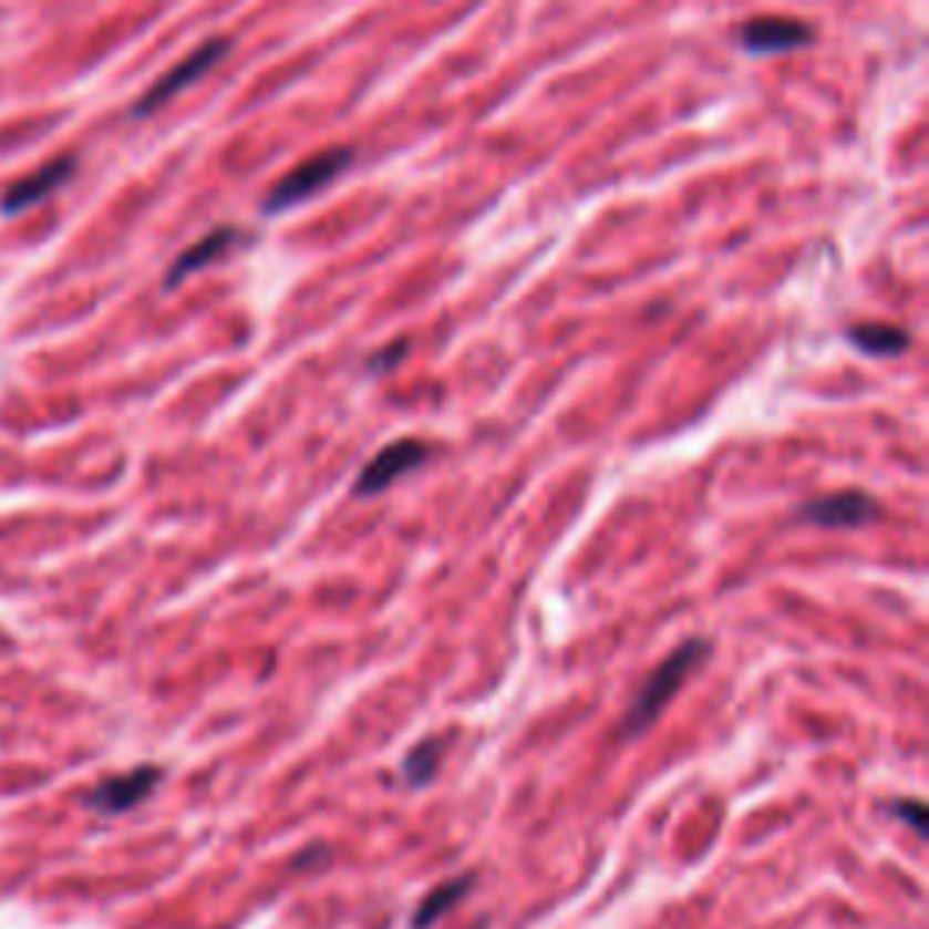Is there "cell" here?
Returning a JSON list of instances; mask_svg holds the SVG:
<instances>
[{"instance_id": "obj_1", "label": "cell", "mask_w": 929, "mask_h": 929, "mask_svg": "<svg viewBox=\"0 0 929 929\" xmlns=\"http://www.w3.org/2000/svg\"><path fill=\"white\" fill-rule=\"evenodd\" d=\"M709 650H712L709 639H687V643H679L669 658L650 672L647 683L639 687V693L632 698V709H628L625 723H621V734L632 737V734L650 730L653 719L669 709V701L679 693V687H683L687 679L698 672V664L709 658Z\"/></svg>"}, {"instance_id": "obj_2", "label": "cell", "mask_w": 929, "mask_h": 929, "mask_svg": "<svg viewBox=\"0 0 929 929\" xmlns=\"http://www.w3.org/2000/svg\"><path fill=\"white\" fill-rule=\"evenodd\" d=\"M352 153L349 146H334V149H323L317 156H309V161H302L298 167H291L277 186H272L266 193V204H261V211L266 215H280L287 211V207H298V204H306L309 196H317L320 189H327L331 182L345 172V167L352 164Z\"/></svg>"}, {"instance_id": "obj_3", "label": "cell", "mask_w": 929, "mask_h": 929, "mask_svg": "<svg viewBox=\"0 0 929 929\" xmlns=\"http://www.w3.org/2000/svg\"><path fill=\"white\" fill-rule=\"evenodd\" d=\"M226 51H229V41L226 37H215V41H207L193 51V55L182 59L175 70H167L161 81H156L146 95H142L135 102V110H131V116H149L153 110H161L164 102H172L178 91H186L189 84H196L200 76L211 70V65H218V59H226Z\"/></svg>"}, {"instance_id": "obj_4", "label": "cell", "mask_w": 929, "mask_h": 929, "mask_svg": "<svg viewBox=\"0 0 929 929\" xmlns=\"http://www.w3.org/2000/svg\"><path fill=\"white\" fill-rule=\"evenodd\" d=\"M425 457H429V443H422V440H396V443H389L385 451H378L371 462L363 465V473H360L357 487H352V491H357V497L382 494L396 479L414 473L417 465H425Z\"/></svg>"}, {"instance_id": "obj_5", "label": "cell", "mask_w": 929, "mask_h": 929, "mask_svg": "<svg viewBox=\"0 0 929 929\" xmlns=\"http://www.w3.org/2000/svg\"><path fill=\"white\" fill-rule=\"evenodd\" d=\"M803 523L809 527H824V530H857L879 516V502L865 491H843V494H828L817 497V502H806L799 513Z\"/></svg>"}, {"instance_id": "obj_6", "label": "cell", "mask_w": 929, "mask_h": 929, "mask_svg": "<svg viewBox=\"0 0 929 929\" xmlns=\"http://www.w3.org/2000/svg\"><path fill=\"white\" fill-rule=\"evenodd\" d=\"M737 44L752 55H781V51H795L814 44V30L799 19H781V16H758L737 25Z\"/></svg>"}, {"instance_id": "obj_7", "label": "cell", "mask_w": 929, "mask_h": 929, "mask_svg": "<svg viewBox=\"0 0 929 929\" xmlns=\"http://www.w3.org/2000/svg\"><path fill=\"white\" fill-rule=\"evenodd\" d=\"M161 784V766H135L127 774H116L110 781H102L95 792H91V806L99 814H127L138 803H146L153 788Z\"/></svg>"}, {"instance_id": "obj_8", "label": "cell", "mask_w": 929, "mask_h": 929, "mask_svg": "<svg viewBox=\"0 0 929 929\" xmlns=\"http://www.w3.org/2000/svg\"><path fill=\"white\" fill-rule=\"evenodd\" d=\"M73 172H76V161H73V156H59V161L44 164L41 172H33L30 178L16 182V186H11V189L4 193V215H16V211H25V207L41 204L44 196H51L55 189H62L65 182L73 178Z\"/></svg>"}, {"instance_id": "obj_9", "label": "cell", "mask_w": 929, "mask_h": 929, "mask_svg": "<svg viewBox=\"0 0 929 929\" xmlns=\"http://www.w3.org/2000/svg\"><path fill=\"white\" fill-rule=\"evenodd\" d=\"M237 240H240L237 229H229V226L211 229L204 240H196V244L189 247V251H182V255L175 258V266L167 269V277H164V287H175V283L186 280V277H193V272H200L204 266H211V261L226 255Z\"/></svg>"}, {"instance_id": "obj_10", "label": "cell", "mask_w": 929, "mask_h": 929, "mask_svg": "<svg viewBox=\"0 0 929 929\" xmlns=\"http://www.w3.org/2000/svg\"><path fill=\"white\" fill-rule=\"evenodd\" d=\"M849 342H854L860 352H868V357H900L911 338L908 331H900V327H889V323H857L849 327Z\"/></svg>"}, {"instance_id": "obj_11", "label": "cell", "mask_w": 929, "mask_h": 929, "mask_svg": "<svg viewBox=\"0 0 929 929\" xmlns=\"http://www.w3.org/2000/svg\"><path fill=\"white\" fill-rule=\"evenodd\" d=\"M468 875L465 879H454V882H447V886H436L433 894H429L425 900H422V908H417V915H414V929H425V926H433L436 919L443 911H447L454 900H462L465 894H468Z\"/></svg>"}, {"instance_id": "obj_12", "label": "cell", "mask_w": 929, "mask_h": 929, "mask_svg": "<svg viewBox=\"0 0 929 929\" xmlns=\"http://www.w3.org/2000/svg\"><path fill=\"white\" fill-rule=\"evenodd\" d=\"M436 766H440V741L429 737L422 744H414L407 758H403V777H407V784H414V788H422V784L436 777Z\"/></svg>"}, {"instance_id": "obj_13", "label": "cell", "mask_w": 929, "mask_h": 929, "mask_svg": "<svg viewBox=\"0 0 929 929\" xmlns=\"http://www.w3.org/2000/svg\"><path fill=\"white\" fill-rule=\"evenodd\" d=\"M894 814L905 817V820H911V828L919 832V835L926 832V809H922V803H897Z\"/></svg>"}, {"instance_id": "obj_14", "label": "cell", "mask_w": 929, "mask_h": 929, "mask_svg": "<svg viewBox=\"0 0 929 929\" xmlns=\"http://www.w3.org/2000/svg\"><path fill=\"white\" fill-rule=\"evenodd\" d=\"M403 349H407V345H403V342H396V345H392V349L385 352V357L371 360V368H378V371H382V368H389V363H396V360L403 357Z\"/></svg>"}]
</instances>
